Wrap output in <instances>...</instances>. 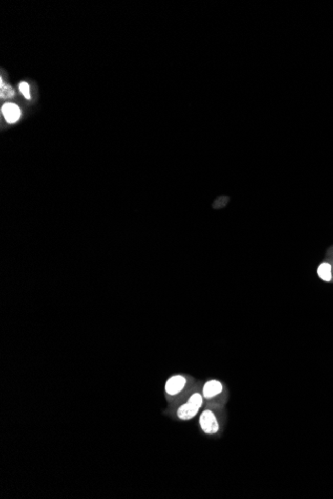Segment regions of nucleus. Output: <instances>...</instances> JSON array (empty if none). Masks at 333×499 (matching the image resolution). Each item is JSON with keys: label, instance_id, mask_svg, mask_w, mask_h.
Returning a JSON list of instances; mask_svg holds the SVG:
<instances>
[{"label": "nucleus", "instance_id": "1", "mask_svg": "<svg viewBox=\"0 0 333 499\" xmlns=\"http://www.w3.org/2000/svg\"><path fill=\"white\" fill-rule=\"evenodd\" d=\"M199 424L203 432L207 436H215L221 429L218 417L213 409L206 408L202 411V414L200 415Z\"/></svg>", "mask_w": 333, "mask_h": 499}, {"label": "nucleus", "instance_id": "2", "mask_svg": "<svg viewBox=\"0 0 333 499\" xmlns=\"http://www.w3.org/2000/svg\"><path fill=\"white\" fill-rule=\"evenodd\" d=\"M189 384L188 378L184 375H174L167 380L165 392L168 397L175 398L180 396Z\"/></svg>", "mask_w": 333, "mask_h": 499}, {"label": "nucleus", "instance_id": "3", "mask_svg": "<svg viewBox=\"0 0 333 499\" xmlns=\"http://www.w3.org/2000/svg\"><path fill=\"white\" fill-rule=\"evenodd\" d=\"M224 393V385L219 380L206 381L202 388V395L204 400L212 401L218 397H221Z\"/></svg>", "mask_w": 333, "mask_h": 499}, {"label": "nucleus", "instance_id": "4", "mask_svg": "<svg viewBox=\"0 0 333 499\" xmlns=\"http://www.w3.org/2000/svg\"><path fill=\"white\" fill-rule=\"evenodd\" d=\"M200 407L195 406L193 403H191L189 400L185 402V404L181 405L177 409V418L181 421H190L194 419L200 411Z\"/></svg>", "mask_w": 333, "mask_h": 499}, {"label": "nucleus", "instance_id": "5", "mask_svg": "<svg viewBox=\"0 0 333 499\" xmlns=\"http://www.w3.org/2000/svg\"><path fill=\"white\" fill-rule=\"evenodd\" d=\"M1 113L5 119V121L9 124H14L18 121L21 117V111L16 104L6 103L2 106Z\"/></svg>", "mask_w": 333, "mask_h": 499}, {"label": "nucleus", "instance_id": "6", "mask_svg": "<svg viewBox=\"0 0 333 499\" xmlns=\"http://www.w3.org/2000/svg\"><path fill=\"white\" fill-rule=\"evenodd\" d=\"M317 274H318L319 278H321L323 281H326V282L331 281V279H332L331 265L327 262L321 263L317 269Z\"/></svg>", "mask_w": 333, "mask_h": 499}, {"label": "nucleus", "instance_id": "7", "mask_svg": "<svg viewBox=\"0 0 333 499\" xmlns=\"http://www.w3.org/2000/svg\"><path fill=\"white\" fill-rule=\"evenodd\" d=\"M14 95H15L14 90L9 85L4 83L3 80L1 79L0 80V97H1V99H8V98L13 97Z\"/></svg>", "mask_w": 333, "mask_h": 499}, {"label": "nucleus", "instance_id": "8", "mask_svg": "<svg viewBox=\"0 0 333 499\" xmlns=\"http://www.w3.org/2000/svg\"><path fill=\"white\" fill-rule=\"evenodd\" d=\"M19 91L21 92V94L26 98V99H31V95H30V87L29 85L26 83V82H21L19 84Z\"/></svg>", "mask_w": 333, "mask_h": 499}]
</instances>
